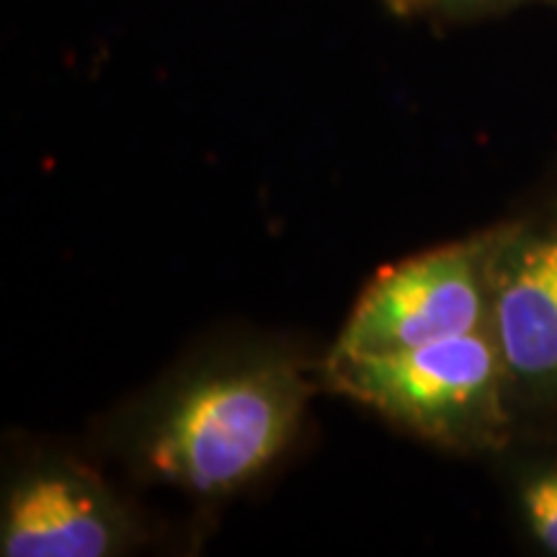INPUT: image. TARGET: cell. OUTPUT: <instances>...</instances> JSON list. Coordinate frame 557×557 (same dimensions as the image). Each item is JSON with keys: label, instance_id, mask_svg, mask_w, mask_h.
<instances>
[{"label": "cell", "instance_id": "6da1fadb", "mask_svg": "<svg viewBox=\"0 0 557 557\" xmlns=\"http://www.w3.org/2000/svg\"><path fill=\"white\" fill-rule=\"evenodd\" d=\"M310 395V374L278 354L209 364L173 385L145 418L139 462L181 491L225 496L284 455Z\"/></svg>", "mask_w": 557, "mask_h": 557}, {"label": "cell", "instance_id": "7a4b0ae2", "mask_svg": "<svg viewBox=\"0 0 557 557\" xmlns=\"http://www.w3.org/2000/svg\"><path fill=\"white\" fill-rule=\"evenodd\" d=\"M504 377L491 329L403 351L325 359V380L338 393L444 447L496 442L506 426Z\"/></svg>", "mask_w": 557, "mask_h": 557}, {"label": "cell", "instance_id": "3957f363", "mask_svg": "<svg viewBox=\"0 0 557 557\" xmlns=\"http://www.w3.org/2000/svg\"><path fill=\"white\" fill-rule=\"evenodd\" d=\"M500 235L459 240L382 271L354 305L329 359L403 351L491 329Z\"/></svg>", "mask_w": 557, "mask_h": 557}, {"label": "cell", "instance_id": "277c9868", "mask_svg": "<svg viewBox=\"0 0 557 557\" xmlns=\"http://www.w3.org/2000/svg\"><path fill=\"white\" fill-rule=\"evenodd\" d=\"M135 540L129 513L94 472L41 462L13 480L0 517L3 557H109Z\"/></svg>", "mask_w": 557, "mask_h": 557}, {"label": "cell", "instance_id": "5b68a950", "mask_svg": "<svg viewBox=\"0 0 557 557\" xmlns=\"http://www.w3.org/2000/svg\"><path fill=\"white\" fill-rule=\"evenodd\" d=\"M491 333L508 377L557 389V227L500 235Z\"/></svg>", "mask_w": 557, "mask_h": 557}, {"label": "cell", "instance_id": "8992f818", "mask_svg": "<svg viewBox=\"0 0 557 557\" xmlns=\"http://www.w3.org/2000/svg\"><path fill=\"white\" fill-rule=\"evenodd\" d=\"M519 504L532 537L547 553L557 555V468H545L529 475L521 483Z\"/></svg>", "mask_w": 557, "mask_h": 557}, {"label": "cell", "instance_id": "52a82bcc", "mask_svg": "<svg viewBox=\"0 0 557 557\" xmlns=\"http://www.w3.org/2000/svg\"><path fill=\"white\" fill-rule=\"evenodd\" d=\"M398 13H438V16H468V13L506 9L521 0H387Z\"/></svg>", "mask_w": 557, "mask_h": 557}]
</instances>
